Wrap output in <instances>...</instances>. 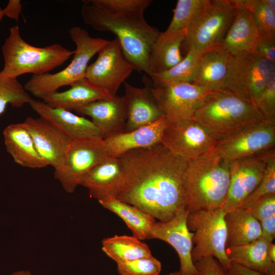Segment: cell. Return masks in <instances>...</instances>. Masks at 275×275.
I'll list each match as a JSON object with an SVG mask.
<instances>
[{
	"label": "cell",
	"mask_w": 275,
	"mask_h": 275,
	"mask_svg": "<svg viewBox=\"0 0 275 275\" xmlns=\"http://www.w3.org/2000/svg\"><path fill=\"white\" fill-rule=\"evenodd\" d=\"M189 211L181 208L171 219L155 222L150 239H158L170 244L177 253L180 260L179 271L182 275L199 274L191 259L193 233L187 226Z\"/></svg>",
	"instance_id": "16"
},
{
	"label": "cell",
	"mask_w": 275,
	"mask_h": 275,
	"mask_svg": "<svg viewBox=\"0 0 275 275\" xmlns=\"http://www.w3.org/2000/svg\"><path fill=\"white\" fill-rule=\"evenodd\" d=\"M102 250L117 264L152 255L145 243L133 236L126 235L103 239Z\"/></svg>",
	"instance_id": "31"
},
{
	"label": "cell",
	"mask_w": 275,
	"mask_h": 275,
	"mask_svg": "<svg viewBox=\"0 0 275 275\" xmlns=\"http://www.w3.org/2000/svg\"><path fill=\"white\" fill-rule=\"evenodd\" d=\"M226 212L222 208L189 212L187 226L193 233L191 259L194 263L207 256L216 258L228 270L231 263L226 253Z\"/></svg>",
	"instance_id": "7"
},
{
	"label": "cell",
	"mask_w": 275,
	"mask_h": 275,
	"mask_svg": "<svg viewBox=\"0 0 275 275\" xmlns=\"http://www.w3.org/2000/svg\"><path fill=\"white\" fill-rule=\"evenodd\" d=\"M70 86L67 90L48 94L42 99L52 107L70 111L96 101L113 97L86 77L72 83Z\"/></svg>",
	"instance_id": "24"
},
{
	"label": "cell",
	"mask_w": 275,
	"mask_h": 275,
	"mask_svg": "<svg viewBox=\"0 0 275 275\" xmlns=\"http://www.w3.org/2000/svg\"><path fill=\"white\" fill-rule=\"evenodd\" d=\"M267 151L231 162L229 188L221 207L224 212L240 207L257 187L265 172Z\"/></svg>",
	"instance_id": "15"
},
{
	"label": "cell",
	"mask_w": 275,
	"mask_h": 275,
	"mask_svg": "<svg viewBox=\"0 0 275 275\" xmlns=\"http://www.w3.org/2000/svg\"><path fill=\"white\" fill-rule=\"evenodd\" d=\"M235 11L228 0H207L186 29L183 43L187 50L193 47L203 53L219 46L232 22Z\"/></svg>",
	"instance_id": "8"
},
{
	"label": "cell",
	"mask_w": 275,
	"mask_h": 275,
	"mask_svg": "<svg viewBox=\"0 0 275 275\" xmlns=\"http://www.w3.org/2000/svg\"><path fill=\"white\" fill-rule=\"evenodd\" d=\"M118 157L125 181L116 198L162 222L171 219L186 207L183 176L187 162L161 143Z\"/></svg>",
	"instance_id": "1"
},
{
	"label": "cell",
	"mask_w": 275,
	"mask_h": 275,
	"mask_svg": "<svg viewBox=\"0 0 275 275\" xmlns=\"http://www.w3.org/2000/svg\"><path fill=\"white\" fill-rule=\"evenodd\" d=\"M230 57L219 45L202 53L191 83L212 90L224 88Z\"/></svg>",
	"instance_id": "26"
},
{
	"label": "cell",
	"mask_w": 275,
	"mask_h": 275,
	"mask_svg": "<svg viewBox=\"0 0 275 275\" xmlns=\"http://www.w3.org/2000/svg\"><path fill=\"white\" fill-rule=\"evenodd\" d=\"M2 51L4 65L0 75L11 78L25 73L38 75L49 73L74 53L59 43L44 47L33 46L21 37L17 25L10 28Z\"/></svg>",
	"instance_id": "5"
},
{
	"label": "cell",
	"mask_w": 275,
	"mask_h": 275,
	"mask_svg": "<svg viewBox=\"0 0 275 275\" xmlns=\"http://www.w3.org/2000/svg\"><path fill=\"white\" fill-rule=\"evenodd\" d=\"M260 222L262 237L272 242L275 237V215H273Z\"/></svg>",
	"instance_id": "43"
},
{
	"label": "cell",
	"mask_w": 275,
	"mask_h": 275,
	"mask_svg": "<svg viewBox=\"0 0 275 275\" xmlns=\"http://www.w3.org/2000/svg\"><path fill=\"white\" fill-rule=\"evenodd\" d=\"M185 36L186 29L160 33L150 52L148 75L166 71L182 60L180 48Z\"/></svg>",
	"instance_id": "25"
},
{
	"label": "cell",
	"mask_w": 275,
	"mask_h": 275,
	"mask_svg": "<svg viewBox=\"0 0 275 275\" xmlns=\"http://www.w3.org/2000/svg\"><path fill=\"white\" fill-rule=\"evenodd\" d=\"M165 275H182L180 273V272L178 271H174V272H169ZM194 275H200V274H194Z\"/></svg>",
	"instance_id": "50"
},
{
	"label": "cell",
	"mask_w": 275,
	"mask_h": 275,
	"mask_svg": "<svg viewBox=\"0 0 275 275\" xmlns=\"http://www.w3.org/2000/svg\"><path fill=\"white\" fill-rule=\"evenodd\" d=\"M194 264L200 275H229L228 271L212 256L202 258Z\"/></svg>",
	"instance_id": "41"
},
{
	"label": "cell",
	"mask_w": 275,
	"mask_h": 275,
	"mask_svg": "<svg viewBox=\"0 0 275 275\" xmlns=\"http://www.w3.org/2000/svg\"><path fill=\"white\" fill-rule=\"evenodd\" d=\"M96 61L88 66L86 77L112 96L134 70L124 57L119 40L108 41L98 52Z\"/></svg>",
	"instance_id": "14"
},
{
	"label": "cell",
	"mask_w": 275,
	"mask_h": 275,
	"mask_svg": "<svg viewBox=\"0 0 275 275\" xmlns=\"http://www.w3.org/2000/svg\"><path fill=\"white\" fill-rule=\"evenodd\" d=\"M30 106L39 116L56 126L70 139H80L92 136L102 137L94 123L70 111L52 107L44 102L32 99Z\"/></svg>",
	"instance_id": "21"
},
{
	"label": "cell",
	"mask_w": 275,
	"mask_h": 275,
	"mask_svg": "<svg viewBox=\"0 0 275 275\" xmlns=\"http://www.w3.org/2000/svg\"><path fill=\"white\" fill-rule=\"evenodd\" d=\"M274 78L275 63L254 53L230 54L224 88L254 104Z\"/></svg>",
	"instance_id": "9"
},
{
	"label": "cell",
	"mask_w": 275,
	"mask_h": 275,
	"mask_svg": "<svg viewBox=\"0 0 275 275\" xmlns=\"http://www.w3.org/2000/svg\"><path fill=\"white\" fill-rule=\"evenodd\" d=\"M218 141L202 124L193 119L168 124L161 143L186 162L214 151Z\"/></svg>",
	"instance_id": "11"
},
{
	"label": "cell",
	"mask_w": 275,
	"mask_h": 275,
	"mask_svg": "<svg viewBox=\"0 0 275 275\" xmlns=\"http://www.w3.org/2000/svg\"><path fill=\"white\" fill-rule=\"evenodd\" d=\"M202 53L190 47L182 60L171 68L144 77L152 87H162L176 82H191Z\"/></svg>",
	"instance_id": "32"
},
{
	"label": "cell",
	"mask_w": 275,
	"mask_h": 275,
	"mask_svg": "<svg viewBox=\"0 0 275 275\" xmlns=\"http://www.w3.org/2000/svg\"><path fill=\"white\" fill-rule=\"evenodd\" d=\"M98 202L103 208L120 217L132 231V236L141 240L150 239L152 228L156 222L151 215L115 197Z\"/></svg>",
	"instance_id": "30"
},
{
	"label": "cell",
	"mask_w": 275,
	"mask_h": 275,
	"mask_svg": "<svg viewBox=\"0 0 275 275\" xmlns=\"http://www.w3.org/2000/svg\"><path fill=\"white\" fill-rule=\"evenodd\" d=\"M11 275H33L28 270H21L13 272Z\"/></svg>",
	"instance_id": "48"
},
{
	"label": "cell",
	"mask_w": 275,
	"mask_h": 275,
	"mask_svg": "<svg viewBox=\"0 0 275 275\" xmlns=\"http://www.w3.org/2000/svg\"><path fill=\"white\" fill-rule=\"evenodd\" d=\"M226 248L244 245L262 237L260 224L246 209L237 208L226 212Z\"/></svg>",
	"instance_id": "29"
},
{
	"label": "cell",
	"mask_w": 275,
	"mask_h": 275,
	"mask_svg": "<svg viewBox=\"0 0 275 275\" xmlns=\"http://www.w3.org/2000/svg\"><path fill=\"white\" fill-rule=\"evenodd\" d=\"M272 242L262 237L248 244L226 248L231 263L245 267L261 275H275V263L269 256Z\"/></svg>",
	"instance_id": "28"
},
{
	"label": "cell",
	"mask_w": 275,
	"mask_h": 275,
	"mask_svg": "<svg viewBox=\"0 0 275 275\" xmlns=\"http://www.w3.org/2000/svg\"><path fill=\"white\" fill-rule=\"evenodd\" d=\"M257 0H228L230 4L236 10L251 11Z\"/></svg>",
	"instance_id": "45"
},
{
	"label": "cell",
	"mask_w": 275,
	"mask_h": 275,
	"mask_svg": "<svg viewBox=\"0 0 275 275\" xmlns=\"http://www.w3.org/2000/svg\"><path fill=\"white\" fill-rule=\"evenodd\" d=\"M26 126L36 148L48 166L54 169L62 164L72 140L44 119L27 117Z\"/></svg>",
	"instance_id": "17"
},
{
	"label": "cell",
	"mask_w": 275,
	"mask_h": 275,
	"mask_svg": "<svg viewBox=\"0 0 275 275\" xmlns=\"http://www.w3.org/2000/svg\"><path fill=\"white\" fill-rule=\"evenodd\" d=\"M3 136L6 150L17 164L32 169L48 166L38 153L23 122L7 126L3 131Z\"/></svg>",
	"instance_id": "23"
},
{
	"label": "cell",
	"mask_w": 275,
	"mask_h": 275,
	"mask_svg": "<svg viewBox=\"0 0 275 275\" xmlns=\"http://www.w3.org/2000/svg\"><path fill=\"white\" fill-rule=\"evenodd\" d=\"M230 169L231 162L214 151L187 162L183 187L189 212L222 207L229 188Z\"/></svg>",
	"instance_id": "4"
},
{
	"label": "cell",
	"mask_w": 275,
	"mask_h": 275,
	"mask_svg": "<svg viewBox=\"0 0 275 275\" xmlns=\"http://www.w3.org/2000/svg\"><path fill=\"white\" fill-rule=\"evenodd\" d=\"M22 5L19 0H10L3 9L4 16L18 21L20 14L21 13Z\"/></svg>",
	"instance_id": "44"
},
{
	"label": "cell",
	"mask_w": 275,
	"mask_h": 275,
	"mask_svg": "<svg viewBox=\"0 0 275 275\" xmlns=\"http://www.w3.org/2000/svg\"><path fill=\"white\" fill-rule=\"evenodd\" d=\"M32 99L17 78L0 75V115L5 112L8 104L20 107L29 104Z\"/></svg>",
	"instance_id": "33"
},
{
	"label": "cell",
	"mask_w": 275,
	"mask_h": 275,
	"mask_svg": "<svg viewBox=\"0 0 275 275\" xmlns=\"http://www.w3.org/2000/svg\"><path fill=\"white\" fill-rule=\"evenodd\" d=\"M4 16L3 9L0 7V22L2 20L3 17Z\"/></svg>",
	"instance_id": "51"
},
{
	"label": "cell",
	"mask_w": 275,
	"mask_h": 275,
	"mask_svg": "<svg viewBox=\"0 0 275 275\" xmlns=\"http://www.w3.org/2000/svg\"><path fill=\"white\" fill-rule=\"evenodd\" d=\"M253 53L275 63V37H260Z\"/></svg>",
	"instance_id": "42"
},
{
	"label": "cell",
	"mask_w": 275,
	"mask_h": 275,
	"mask_svg": "<svg viewBox=\"0 0 275 275\" xmlns=\"http://www.w3.org/2000/svg\"><path fill=\"white\" fill-rule=\"evenodd\" d=\"M117 264L120 275H159L161 262L152 255Z\"/></svg>",
	"instance_id": "37"
},
{
	"label": "cell",
	"mask_w": 275,
	"mask_h": 275,
	"mask_svg": "<svg viewBox=\"0 0 275 275\" xmlns=\"http://www.w3.org/2000/svg\"><path fill=\"white\" fill-rule=\"evenodd\" d=\"M251 13L260 37H275V9L265 0H257Z\"/></svg>",
	"instance_id": "36"
},
{
	"label": "cell",
	"mask_w": 275,
	"mask_h": 275,
	"mask_svg": "<svg viewBox=\"0 0 275 275\" xmlns=\"http://www.w3.org/2000/svg\"><path fill=\"white\" fill-rule=\"evenodd\" d=\"M246 209L259 222L275 215V194L259 199Z\"/></svg>",
	"instance_id": "40"
},
{
	"label": "cell",
	"mask_w": 275,
	"mask_h": 275,
	"mask_svg": "<svg viewBox=\"0 0 275 275\" xmlns=\"http://www.w3.org/2000/svg\"><path fill=\"white\" fill-rule=\"evenodd\" d=\"M207 0H178L174 15L166 31L186 29L195 15L204 7Z\"/></svg>",
	"instance_id": "35"
},
{
	"label": "cell",
	"mask_w": 275,
	"mask_h": 275,
	"mask_svg": "<svg viewBox=\"0 0 275 275\" xmlns=\"http://www.w3.org/2000/svg\"><path fill=\"white\" fill-rule=\"evenodd\" d=\"M73 111L91 117L103 139L124 131L127 115L123 96L96 101Z\"/></svg>",
	"instance_id": "20"
},
{
	"label": "cell",
	"mask_w": 275,
	"mask_h": 275,
	"mask_svg": "<svg viewBox=\"0 0 275 275\" xmlns=\"http://www.w3.org/2000/svg\"><path fill=\"white\" fill-rule=\"evenodd\" d=\"M83 2L81 15L84 23L97 31L115 34L134 70L148 74L150 52L160 32L147 23L144 13H113Z\"/></svg>",
	"instance_id": "2"
},
{
	"label": "cell",
	"mask_w": 275,
	"mask_h": 275,
	"mask_svg": "<svg viewBox=\"0 0 275 275\" xmlns=\"http://www.w3.org/2000/svg\"><path fill=\"white\" fill-rule=\"evenodd\" d=\"M107 156L101 137L73 140L62 164L54 169V177L66 192L73 193L85 176Z\"/></svg>",
	"instance_id": "10"
},
{
	"label": "cell",
	"mask_w": 275,
	"mask_h": 275,
	"mask_svg": "<svg viewBox=\"0 0 275 275\" xmlns=\"http://www.w3.org/2000/svg\"><path fill=\"white\" fill-rule=\"evenodd\" d=\"M267 4L272 8L275 9V1L274 0H265Z\"/></svg>",
	"instance_id": "49"
},
{
	"label": "cell",
	"mask_w": 275,
	"mask_h": 275,
	"mask_svg": "<svg viewBox=\"0 0 275 275\" xmlns=\"http://www.w3.org/2000/svg\"><path fill=\"white\" fill-rule=\"evenodd\" d=\"M123 84L125 94L123 97L127 115L124 132L150 125L164 116L147 85L138 88L125 81Z\"/></svg>",
	"instance_id": "18"
},
{
	"label": "cell",
	"mask_w": 275,
	"mask_h": 275,
	"mask_svg": "<svg viewBox=\"0 0 275 275\" xmlns=\"http://www.w3.org/2000/svg\"><path fill=\"white\" fill-rule=\"evenodd\" d=\"M90 3L113 13L143 12L151 0H89Z\"/></svg>",
	"instance_id": "38"
},
{
	"label": "cell",
	"mask_w": 275,
	"mask_h": 275,
	"mask_svg": "<svg viewBox=\"0 0 275 275\" xmlns=\"http://www.w3.org/2000/svg\"><path fill=\"white\" fill-rule=\"evenodd\" d=\"M275 144V122L263 120L218 142L214 151L232 162L256 155Z\"/></svg>",
	"instance_id": "13"
},
{
	"label": "cell",
	"mask_w": 275,
	"mask_h": 275,
	"mask_svg": "<svg viewBox=\"0 0 275 275\" xmlns=\"http://www.w3.org/2000/svg\"><path fill=\"white\" fill-rule=\"evenodd\" d=\"M143 81L152 93L168 124L191 119L203 99L212 90L191 82H176L152 87L144 77Z\"/></svg>",
	"instance_id": "12"
},
{
	"label": "cell",
	"mask_w": 275,
	"mask_h": 275,
	"mask_svg": "<svg viewBox=\"0 0 275 275\" xmlns=\"http://www.w3.org/2000/svg\"><path fill=\"white\" fill-rule=\"evenodd\" d=\"M273 194H275V151L274 148L266 152V168L260 183L239 207L248 209L259 199Z\"/></svg>",
	"instance_id": "34"
},
{
	"label": "cell",
	"mask_w": 275,
	"mask_h": 275,
	"mask_svg": "<svg viewBox=\"0 0 275 275\" xmlns=\"http://www.w3.org/2000/svg\"><path fill=\"white\" fill-rule=\"evenodd\" d=\"M193 119L218 142L264 120L252 101L225 88L209 93L196 108Z\"/></svg>",
	"instance_id": "3"
},
{
	"label": "cell",
	"mask_w": 275,
	"mask_h": 275,
	"mask_svg": "<svg viewBox=\"0 0 275 275\" xmlns=\"http://www.w3.org/2000/svg\"><path fill=\"white\" fill-rule=\"evenodd\" d=\"M227 271L229 275H261L257 272L233 263Z\"/></svg>",
	"instance_id": "46"
},
{
	"label": "cell",
	"mask_w": 275,
	"mask_h": 275,
	"mask_svg": "<svg viewBox=\"0 0 275 275\" xmlns=\"http://www.w3.org/2000/svg\"><path fill=\"white\" fill-rule=\"evenodd\" d=\"M268 254L271 260L275 263V244L273 242L270 245Z\"/></svg>",
	"instance_id": "47"
},
{
	"label": "cell",
	"mask_w": 275,
	"mask_h": 275,
	"mask_svg": "<svg viewBox=\"0 0 275 275\" xmlns=\"http://www.w3.org/2000/svg\"><path fill=\"white\" fill-rule=\"evenodd\" d=\"M168 124L163 116L150 125L104 139L108 156L118 157L129 151L161 143Z\"/></svg>",
	"instance_id": "22"
},
{
	"label": "cell",
	"mask_w": 275,
	"mask_h": 275,
	"mask_svg": "<svg viewBox=\"0 0 275 275\" xmlns=\"http://www.w3.org/2000/svg\"><path fill=\"white\" fill-rule=\"evenodd\" d=\"M254 104L264 120L275 122V78L259 95Z\"/></svg>",
	"instance_id": "39"
},
{
	"label": "cell",
	"mask_w": 275,
	"mask_h": 275,
	"mask_svg": "<svg viewBox=\"0 0 275 275\" xmlns=\"http://www.w3.org/2000/svg\"><path fill=\"white\" fill-rule=\"evenodd\" d=\"M260 36L250 11L236 10L219 46L230 54L253 53Z\"/></svg>",
	"instance_id": "27"
},
{
	"label": "cell",
	"mask_w": 275,
	"mask_h": 275,
	"mask_svg": "<svg viewBox=\"0 0 275 275\" xmlns=\"http://www.w3.org/2000/svg\"><path fill=\"white\" fill-rule=\"evenodd\" d=\"M125 181V173L119 157L107 156L84 178L80 185L98 201L116 197Z\"/></svg>",
	"instance_id": "19"
},
{
	"label": "cell",
	"mask_w": 275,
	"mask_h": 275,
	"mask_svg": "<svg viewBox=\"0 0 275 275\" xmlns=\"http://www.w3.org/2000/svg\"><path fill=\"white\" fill-rule=\"evenodd\" d=\"M69 33L76 45L71 63L63 70L55 73L33 75L24 88L35 97L42 99L63 86H70L86 77L89 62L108 41L103 38L92 37L80 26L71 28Z\"/></svg>",
	"instance_id": "6"
}]
</instances>
